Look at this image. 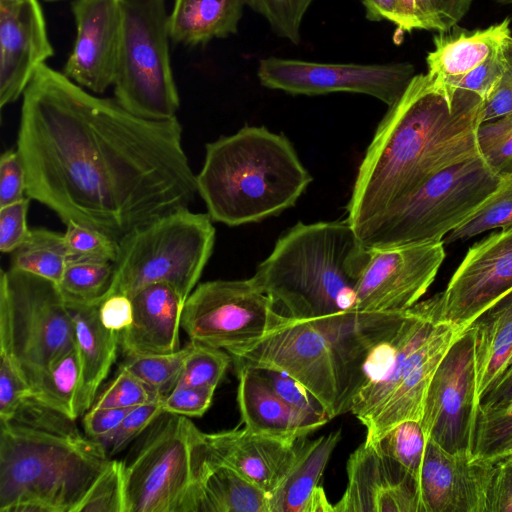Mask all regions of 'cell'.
<instances>
[{"label": "cell", "mask_w": 512, "mask_h": 512, "mask_svg": "<svg viewBox=\"0 0 512 512\" xmlns=\"http://www.w3.org/2000/svg\"><path fill=\"white\" fill-rule=\"evenodd\" d=\"M400 312H362L314 320L282 315L260 340L232 356L236 365L284 372L324 406L330 419L350 412L370 351Z\"/></svg>", "instance_id": "cell-3"}, {"label": "cell", "mask_w": 512, "mask_h": 512, "mask_svg": "<svg viewBox=\"0 0 512 512\" xmlns=\"http://www.w3.org/2000/svg\"><path fill=\"white\" fill-rule=\"evenodd\" d=\"M118 6L115 99L143 118H175L180 98L170 61L165 0H118Z\"/></svg>", "instance_id": "cell-12"}, {"label": "cell", "mask_w": 512, "mask_h": 512, "mask_svg": "<svg viewBox=\"0 0 512 512\" xmlns=\"http://www.w3.org/2000/svg\"><path fill=\"white\" fill-rule=\"evenodd\" d=\"M407 62L385 64L321 63L267 57L259 61L257 77L266 88L294 95L351 92L372 96L389 107L415 76Z\"/></svg>", "instance_id": "cell-14"}, {"label": "cell", "mask_w": 512, "mask_h": 512, "mask_svg": "<svg viewBox=\"0 0 512 512\" xmlns=\"http://www.w3.org/2000/svg\"><path fill=\"white\" fill-rule=\"evenodd\" d=\"M505 62L512 68V35L505 39L501 46Z\"/></svg>", "instance_id": "cell-58"}, {"label": "cell", "mask_w": 512, "mask_h": 512, "mask_svg": "<svg viewBox=\"0 0 512 512\" xmlns=\"http://www.w3.org/2000/svg\"><path fill=\"white\" fill-rule=\"evenodd\" d=\"M46 2H59V1H64V0H44Z\"/></svg>", "instance_id": "cell-60"}, {"label": "cell", "mask_w": 512, "mask_h": 512, "mask_svg": "<svg viewBox=\"0 0 512 512\" xmlns=\"http://www.w3.org/2000/svg\"><path fill=\"white\" fill-rule=\"evenodd\" d=\"M333 512H422L419 485L376 442H363L347 461V486Z\"/></svg>", "instance_id": "cell-18"}, {"label": "cell", "mask_w": 512, "mask_h": 512, "mask_svg": "<svg viewBox=\"0 0 512 512\" xmlns=\"http://www.w3.org/2000/svg\"><path fill=\"white\" fill-rule=\"evenodd\" d=\"M237 402L241 420L251 431L285 439H298L324 426L330 419L304 413L281 399L259 371L236 365Z\"/></svg>", "instance_id": "cell-24"}, {"label": "cell", "mask_w": 512, "mask_h": 512, "mask_svg": "<svg viewBox=\"0 0 512 512\" xmlns=\"http://www.w3.org/2000/svg\"><path fill=\"white\" fill-rule=\"evenodd\" d=\"M314 0H246V5L260 14L280 38L293 44L301 41V25Z\"/></svg>", "instance_id": "cell-41"}, {"label": "cell", "mask_w": 512, "mask_h": 512, "mask_svg": "<svg viewBox=\"0 0 512 512\" xmlns=\"http://www.w3.org/2000/svg\"><path fill=\"white\" fill-rule=\"evenodd\" d=\"M512 290V226L469 247L444 291L440 316L467 329Z\"/></svg>", "instance_id": "cell-17"}, {"label": "cell", "mask_w": 512, "mask_h": 512, "mask_svg": "<svg viewBox=\"0 0 512 512\" xmlns=\"http://www.w3.org/2000/svg\"><path fill=\"white\" fill-rule=\"evenodd\" d=\"M191 341L183 348L164 354L126 356L120 368L143 382L154 395H167L177 384Z\"/></svg>", "instance_id": "cell-36"}, {"label": "cell", "mask_w": 512, "mask_h": 512, "mask_svg": "<svg viewBox=\"0 0 512 512\" xmlns=\"http://www.w3.org/2000/svg\"><path fill=\"white\" fill-rule=\"evenodd\" d=\"M502 178L481 156L452 165L373 221L358 238L366 248L443 241L497 189Z\"/></svg>", "instance_id": "cell-10"}, {"label": "cell", "mask_w": 512, "mask_h": 512, "mask_svg": "<svg viewBox=\"0 0 512 512\" xmlns=\"http://www.w3.org/2000/svg\"><path fill=\"white\" fill-rule=\"evenodd\" d=\"M496 2L503 5H512V0H495Z\"/></svg>", "instance_id": "cell-59"}, {"label": "cell", "mask_w": 512, "mask_h": 512, "mask_svg": "<svg viewBox=\"0 0 512 512\" xmlns=\"http://www.w3.org/2000/svg\"><path fill=\"white\" fill-rule=\"evenodd\" d=\"M124 473L125 463L111 460L80 504L78 512H127Z\"/></svg>", "instance_id": "cell-42"}, {"label": "cell", "mask_w": 512, "mask_h": 512, "mask_svg": "<svg viewBox=\"0 0 512 512\" xmlns=\"http://www.w3.org/2000/svg\"><path fill=\"white\" fill-rule=\"evenodd\" d=\"M30 198L0 208V250L13 253L24 244L31 234L27 225Z\"/></svg>", "instance_id": "cell-50"}, {"label": "cell", "mask_w": 512, "mask_h": 512, "mask_svg": "<svg viewBox=\"0 0 512 512\" xmlns=\"http://www.w3.org/2000/svg\"><path fill=\"white\" fill-rule=\"evenodd\" d=\"M465 329L440 316L439 293L406 309L368 354L350 412L379 441L397 424L419 421L425 396L442 358Z\"/></svg>", "instance_id": "cell-6"}, {"label": "cell", "mask_w": 512, "mask_h": 512, "mask_svg": "<svg viewBox=\"0 0 512 512\" xmlns=\"http://www.w3.org/2000/svg\"><path fill=\"white\" fill-rule=\"evenodd\" d=\"M0 360V421L4 422L11 420L23 402L31 397V388L4 347H0Z\"/></svg>", "instance_id": "cell-46"}, {"label": "cell", "mask_w": 512, "mask_h": 512, "mask_svg": "<svg viewBox=\"0 0 512 512\" xmlns=\"http://www.w3.org/2000/svg\"><path fill=\"white\" fill-rule=\"evenodd\" d=\"M132 408L91 407L85 412L83 418L86 434L90 438L101 441L118 428Z\"/></svg>", "instance_id": "cell-53"}, {"label": "cell", "mask_w": 512, "mask_h": 512, "mask_svg": "<svg viewBox=\"0 0 512 512\" xmlns=\"http://www.w3.org/2000/svg\"><path fill=\"white\" fill-rule=\"evenodd\" d=\"M212 221L208 213L180 208L124 236L107 296L120 293L131 298L147 285L167 283L186 300L213 252Z\"/></svg>", "instance_id": "cell-8"}, {"label": "cell", "mask_w": 512, "mask_h": 512, "mask_svg": "<svg viewBox=\"0 0 512 512\" xmlns=\"http://www.w3.org/2000/svg\"><path fill=\"white\" fill-rule=\"evenodd\" d=\"M232 360L225 350L191 341V349L176 385L216 389Z\"/></svg>", "instance_id": "cell-38"}, {"label": "cell", "mask_w": 512, "mask_h": 512, "mask_svg": "<svg viewBox=\"0 0 512 512\" xmlns=\"http://www.w3.org/2000/svg\"><path fill=\"white\" fill-rule=\"evenodd\" d=\"M501 46L480 65L448 85L471 91L485 100L494 91L506 69Z\"/></svg>", "instance_id": "cell-48"}, {"label": "cell", "mask_w": 512, "mask_h": 512, "mask_svg": "<svg viewBox=\"0 0 512 512\" xmlns=\"http://www.w3.org/2000/svg\"><path fill=\"white\" fill-rule=\"evenodd\" d=\"M473 0H416L420 29L451 31L467 14Z\"/></svg>", "instance_id": "cell-47"}, {"label": "cell", "mask_w": 512, "mask_h": 512, "mask_svg": "<svg viewBox=\"0 0 512 512\" xmlns=\"http://www.w3.org/2000/svg\"><path fill=\"white\" fill-rule=\"evenodd\" d=\"M443 241L368 248L355 286L356 310L400 312L416 303L434 282L445 259Z\"/></svg>", "instance_id": "cell-16"}, {"label": "cell", "mask_w": 512, "mask_h": 512, "mask_svg": "<svg viewBox=\"0 0 512 512\" xmlns=\"http://www.w3.org/2000/svg\"><path fill=\"white\" fill-rule=\"evenodd\" d=\"M197 512H270L269 496L211 455L201 482Z\"/></svg>", "instance_id": "cell-30"}, {"label": "cell", "mask_w": 512, "mask_h": 512, "mask_svg": "<svg viewBox=\"0 0 512 512\" xmlns=\"http://www.w3.org/2000/svg\"><path fill=\"white\" fill-rule=\"evenodd\" d=\"M484 100L416 74L379 123L358 169L347 220L357 236L440 171L480 155Z\"/></svg>", "instance_id": "cell-2"}, {"label": "cell", "mask_w": 512, "mask_h": 512, "mask_svg": "<svg viewBox=\"0 0 512 512\" xmlns=\"http://www.w3.org/2000/svg\"><path fill=\"white\" fill-rule=\"evenodd\" d=\"M163 397L158 395L147 403L133 407L118 428L101 440L109 455L121 452L133 439L165 414L162 408Z\"/></svg>", "instance_id": "cell-43"}, {"label": "cell", "mask_w": 512, "mask_h": 512, "mask_svg": "<svg viewBox=\"0 0 512 512\" xmlns=\"http://www.w3.org/2000/svg\"><path fill=\"white\" fill-rule=\"evenodd\" d=\"M99 317L106 328L120 334L132 323V299L120 293L107 296L99 305Z\"/></svg>", "instance_id": "cell-54"}, {"label": "cell", "mask_w": 512, "mask_h": 512, "mask_svg": "<svg viewBox=\"0 0 512 512\" xmlns=\"http://www.w3.org/2000/svg\"><path fill=\"white\" fill-rule=\"evenodd\" d=\"M510 18L485 29L439 32L427 54L428 73L449 84L484 62L511 35Z\"/></svg>", "instance_id": "cell-27"}, {"label": "cell", "mask_w": 512, "mask_h": 512, "mask_svg": "<svg viewBox=\"0 0 512 512\" xmlns=\"http://www.w3.org/2000/svg\"><path fill=\"white\" fill-rule=\"evenodd\" d=\"M68 261L64 233L31 229L28 240L11 257L10 268L46 278L58 284Z\"/></svg>", "instance_id": "cell-32"}, {"label": "cell", "mask_w": 512, "mask_h": 512, "mask_svg": "<svg viewBox=\"0 0 512 512\" xmlns=\"http://www.w3.org/2000/svg\"><path fill=\"white\" fill-rule=\"evenodd\" d=\"M255 278L198 284L185 300L181 327L191 341L235 356L260 340L281 318Z\"/></svg>", "instance_id": "cell-13"}, {"label": "cell", "mask_w": 512, "mask_h": 512, "mask_svg": "<svg viewBox=\"0 0 512 512\" xmlns=\"http://www.w3.org/2000/svg\"><path fill=\"white\" fill-rule=\"evenodd\" d=\"M156 396L158 395H154L138 378L119 368L115 378L99 394L91 407H135L149 402Z\"/></svg>", "instance_id": "cell-44"}, {"label": "cell", "mask_w": 512, "mask_h": 512, "mask_svg": "<svg viewBox=\"0 0 512 512\" xmlns=\"http://www.w3.org/2000/svg\"><path fill=\"white\" fill-rule=\"evenodd\" d=\"M68 261L89 260L115 262L119 241L106 233L79 223L69 222L64 232Z\"/></svg>", "instance_id": "cell-40"}, {"label": "cell", "mask_w": 512, "mask_h": 512, "mask_svg": "<svg viewBox=\"0 0 512 512\" xmlns=\"http://www.w3.org/2000/svg\"><path fill=\"white\" fill-rule=\"evenodd\" d=\"M16 148L30 199L118 241L198 194L177 117L137 116L46 64L22 96Z\"/></svg>", "instance_id": "cell-1"}, {"label": "cell", "mask_w": 512, "mask_h": 512, "mask_svg": "<svg viewBox=\"0 0 512 512\" xmlns=\"http://www.w3.org/2000/svg\"><path fill=\"white\" fill-rule=\"evenodd\" d=\"M512 404V361L480 401V408L500 409Z\"/></svg>", "instance_id": "cell-56"}, {"label": "cell", "mask_w": 512, "mask_h": 512, "mask_svg": "<svg viewBox=\"0 0 512 512\" xmlns=\"http://www.w3.org/2000/svg\"><path fill=\"white\" fill-rule=\"evenodd\" d=\"M368 252L347 219L298 222L279 237L253 277L282 315L344 316L357 311L355 286Z\"/></svg>", "instance_id": "cell-4"}, {"label": "cell", "mask_w": 512, "mask_h": 512, "mask_svg": "<svg viewBox=\"0 0 512 512\" xmlns=\"http://www.w3.org/2000/svg\"><path fill=\"white\" fill-rule=\"evenodd\" d=\"M486 512H512V457L495 462L488 488Z\"/></svg>", "instance_id": "cell-52"}, {"label": "cell", "mask_w": 512, "mask_h": 512, "mask_svg": "<svg viewBox=\"0 0 512 512\" xmlns=\"http://www.w3.org/2000/svg\"><path fill=\"white\" fill-rule=\"evenodd\" d=\"M256 369L274 392L286 403L304 413L330 419L321 402L297 380L278 370Z\"/></svg>", "instance_id": "cell-45"}, {"label": "cell", "mask_w": 512, "mask_h": 512, "mask_svg": "<svg viewBox=\"0 0 512 512\" xmlns=\"http://www.w3.org/2000/svg\"><path fill=\"white\" fill-rule=\"evenodd\" d=\"M508 114H512V68L506 63V69L500 82L484 100L482 123Z\"/></svg>", "instance_id": "cell-55"}, {"label": "cell", "mask_w": 512, "mask_h": 512, "mask_svg": "<svg viewBox=\"0 0 512 512\" xmlns=\"http://www.w3.org/2000/svg\"><path fill=\"white\" fill-rule=\"evenodd\" d=\"M508 457H512V454L510 456H508Z\"/></svg>", "instance_id": "cell-61"}, {"label": "cell", "mask_w": 512, "mask_h": 512, "mask_svg": "<svg viewBox=\"0 0 512 512\" xmlns=\"http://www.w3.org/2000/svg\"><path fill=\"white\" fill-rule=\"evenodd\" d=\"M471 326L450 346L429 384L420 424L426 440L453 454H472L478 411Z\"/></svg>", "instance_id": "cell-15"}, {"label": "cell", "mask_w": 512, "mask_h": 512, "mask_svg": "<svg viewBox=\"0 0 512 512\" xmlns=\"http://www.w3.org/2000/svg\"><path fill=\"white\" fill-rule=\"evenodd\" d=\"M215 388L176 385L162 399L164 413L201 417L210 407Z\"/></svg>", "instance_id": "cell-49"}, {"label": "cell", "mask_w": 512, "mask_h": 512, "mask_svg": "<svg viewBox=\"0 0 512 512\" xmlns=\"http://www.w3.org/2000/svg\"><path fill=\"white\" fill-rule=\"evenodd\" d=\"M26 189V171L17 148L4 151L0 157V208L28 197Z\"/></svg>", "instance_id": "cell-51"}, {"label": "cell", "mask_w": 512, "mask_h": 512, "mask_svg": "<svg viewBox=\"0 0 512 512\" xmlns=\"http://www.w3.org/2000/svg\"><path fill=\"white\" fill-rule=\"evenodd\" d=\"M341 439V430L299 440L296 456L269 495L270 512H333L320 480Z\"/></svg>", "instance_id": "cell-25"}, {"label": "cell", "mask_w": 512, "mask_h": 512, "mask_svg": "<svg viewBox=\"0 0 512 512\" xmlns=\"http://www.w3.org/2000/svg\"><path fill=\"white\" fill-rule=\"evenodd\" d=\"M478 405L512 361V312L482 314L471 325Z\"/></svg>", "instance_id": "cell-29"}, {"label": "cell", "mask_w": 512, "mask_h": 512, "mask_svg": "<svg viewBox=\"0 0 512 512\" xmlns=\"http://www.w3.org/2000/svg\"><path fill=\"white\" fill-rule=\"evenodd\" d=\"M212 457L235 470L268 496L292 464L299 440L285 439L243 429L204 433Z\"/></svg>", "instance_id": "cell-22"}, {"label": "cell", "mask_w": 512, "mask_h": 512, "mask_svg": "<svg viewBox=\"0 0 512 512\" xmlns=\"http://www.w3.org/2000/svg\"><path fill=\"white\" fill-rule=\"evenodd\" d=\"M75 325L76 348L81 364L80 415L96 399L99 386L116 359L119 333L106 328L99 317V305L65 300Z\"/></svg>", "instance_id": "cell-26"}, {"label": "cell", "mask_w": 512, "mask_h": 512, "mask_svg": "<svg viewBox=\"0 0 512 512\" xmlns=\"http://www.w3.org/2000/svg\"><path fill=\"white\" fill-rule=\"evenodd\" d=\"M210 458L204 432L189 417L161 415L125 464L127 512H197Z\"/></svg>", "instance_id": "cell-9"}, {"label": "cell", "mask_w": 512, "mask_h": 512, "mask_svg": "<svg viewBox=\"0 0 512 512\" xmlns=\"http://www.w3.org/2000/svg\"><path fill=\"white\" fill-rule=\"evenodd\" d=\"M110 461L101 441L79 431L1 422L0 512H78Z\"/></svg>", "instance_id": "cell-7"}, {"label": "cell", "mask_w": 512, "mask_h": 512, "mask_svg": "<svg viewBox=\"0 0 512 512\" xmlns=\"http://www.w3.org/2000/svg\"><path fill=\"white\" fill-rule=\"evenodd\" d=\"M510 406H512V404ZM510 406H508V407H510Z\"/></svg>", "instance_id": "cell-62"}, {"label": "cell", "mask_w": 512, "mask_h": 512, "mask_svg": "<svg viewBox=\"0 0 512 512\" xmlns=\"http://www.w3.org/2000/svg\"><path fill=\"white\" fill-rule=\"evenodd\" d=\"M494 465L428 440L419 481L422 512H486Z\"/></svg>", "instance_id": "cell-21"}, {"label": "cell", "mask_w": 512, "mask_h": 512, "mask_svg": "<svg viewBox=\"0 0 512 512\" xmlns=\"http://www.w3.org/2000/svg\"><path fill=\"white\" fill-rule=\"evenodd\" d=\"M133 320L119 334L126 356L172 353L180 349L179 328L185 299L167 283H153L132 297Z\"/></svg>", "instance_id": "cell-23"}, {"label": "cell", "mask_w": 512, "mask_h": 512, "mask_svg": "<svg viewBox=\"0 0 512 512\" xmlns=\"http://www.w3.org/2000/svg\"><path fill=\"white\" fill-rule=\"evenodd\" d=\"M114 277V263L106 261H67L57 284L65 300L100 304L108 295Z\"/></svg>", "instance_id": "cell-33"}, {"label": "cell", "mask_w": 512, "mask_h": 512, "mask_svg": "<svg viewBox=\"0 0 512 512\" xmlns=\"http://www.w3.org/2000/svg\"><path fill=\"white\" fill-rule=\"evenodd\" d=\"M312 181L292 143L263 126H245L206 144L198 195L215 222L240 226L295 205Z\"/></svg>", "instance_id": "cell-5"}, {"label": "cell", "mask_w": 512, "mask_h": 512, "mask_svg": "<svg viewBox=\"0 0 512 512\" xmlns=\"http://www.w3.org/2000/svg\"><path fill=\"white\" fill-rule=\"evenodd\" d=\"M512 226V173L503 176L497 189L464 222L450 232L444 244L467 241L495 229Z\"/></svg>", "instance_id": "cell-34"}, {"label": "cell", "mask_w": 512, "mask_h": 512, "mask_svg": "<svg viewBox=\"0 0 512 512\" xmlns=\"http://www.w3.org/2000/svg\"><path fill=\"white\" fill-rule=\"evenodd\" d=\"M477 142L481 157L496 174L512 173V114L481 123Z\"/></svg>", "instance_id": "cell-39"}, {"label": "cell", "mask_w": 512, "mask_h": 512, "mask_svg": "<svg viewBox=\"0 0 512 512\" xmlns=\"http://www.w3.org/2000/svg\"><path fill=\"white\" fill-rule=\"evenodd\" d=\"M0 347L32 389L76 348L75 325L58 285L9 268L0 275Z\"/></svg>", "instance_id": "cell-11"}, {"label": "cell", "mask_w": 512, "mask_h": 512, "mask_svg": "<svg viewBox=\"0 0 512 512\" xmlns=\"http://www.w3.org/2000/svg\"><path fill=\"white\" fill-rule=\"evenodd\" d=\"M54 54L38 0H0V107L23 96Z\"/></svg>", "instance_id": "cell-19"}, {"label": "cell", "mask_w": 512, "mask_h": 512, "mask_svg": "<svg viewBox=\"0 0 512 512\" xmlns=\"http://www.w3.org/2000/svg\"><path fill=\"white\" fill-rule=\"evenodd\" d=\"M370 21L387 20L395 26L399 22L398 0H360Z\"/></svg>", "instance_id": "cell-57"}, {"label": "cell", "mask_w": 512, "mask_h": 512, "mask_svg": "<svg viewBox=\"0 0 512 512\" xmlns=\"http://www.w3.org/2000/svg\"><path fill=\"white\" fill-rule=\"evenodd\" d=\"M512 454V406L500 409L478 407L472 455L480 460L497 462Z\"/></svg>", "instance_id": "cell-35"}, {"label": "cell", "mask_w": 512, "mask_h": 512, "mask_svg": "<svg viewBox=\"0 0 512 512\" xmlns=\"http://www.w3.org/2000/svg\"><path fill=\"white\" fill-rule=\"evenodd\" d=\"M376 443L387 455L397 461L419 485L427 444L419 421L407 420L397 424Z\"/></svg>", "instance_id": "cell-37"}, {"label": "cell", "mask_w": 512, "mask_h": 512, "mask_svg": "<svg viewBox=\"0 0 512 512\" xmlns=\"http://www.w3.org/2000/svg\"><path fill=\"white\" fill-rule=\"evenodd\" d=\"M81 364L77 348L58 359L32 389L42 405L75 420L79 415Z\"/></svg>", "instance_id": "cell-31"}, {"label": "cell", "mask_w": 512, "mask_h": 512, "mask_svg": "<svg viewBox=\"0 0 512 512\" xmlns=\"http://www.w3.org/2000/svg\"><path fill=\"white\" fill-rule=\"evenodd\" d=\"M76 36L63 73L100 95L115 78L120 15L118 0H72Z\"/></svg>", "instance_id": "cell-20"}, {"label": "cell", "mask_w": 512, "mask_h": 512, "mask_svg": "<svg viewBox=\"0 0 512 512\" xmlns=\"http://www.w3.org/2000/svg\"><path fill=\"white\" fill-rule=\"evenodd\" d=\"M244 6L246 0H174L171 41L194 47L236 34Z\"/></svg>", "instance_id": "cell-28"}]
</instances>
